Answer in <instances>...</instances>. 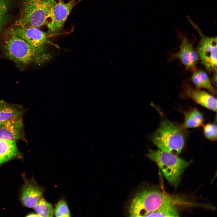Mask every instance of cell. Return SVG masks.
Masks as SVG:
<instances>
[{"mask_svg": "<svg viewBox=\"0 0 217 217\" xmlns=\"http://www.w3.org/2000/svg\"><path fill=\"white\" fill-rule=\"evenodd\" d=\"M47 46L35 48L11 30L2 44L5 57L22 69L31 64L41 65L49 61L51 55Z\"/></svg>", "mask_w": 217, "mask_h": 217, "instance_id": "1", "label": "cell"}, {"mask_svg": "<svg viewBox=\"0 0 217 217\" xmlns=\"http://www.w3.org/2000/svg\"><path fill=\"white\" fill-rule=\"evenodd\" d=\"M180 197L156 190H144L137 193L132 201L129 212L131 217H145L147 214L167 203L184 205Z\"/></svg>", "mask_w": 217, "mask_h": 217, "instance_id": "2", "label": "cell"}, {"mask_svg": "<svg viewBox=\"0 0 217 217\" xmlns=\"http://www.w3.org/2000/svg\"><path fill=\"white\" fill-rule=\"evenodd\" d=\"M184 130L181 126L164 119L151 139L159 150L178 155L184 145Z\"/></svg>", "mask_w": 217, "mask_h": 217, "instance_id": "3", "label": "cell"}, {"mask_svg": "<svg viewBox=\"0 0 217 217\" xmlns=\"http://www.w3.org/2000/svg\"><path fill=\"white\" fill-rule=\"evenodd\" d=\"M146 156L156 163L167 181L175 187L178 185L182 174L189 164L177 155L159 149H149Z\"/></svg>", "mask_w": 217, "mask_h": 217, "instance_id": "4", "label": "cell"}, {"mask_svg": "<svg viewBox=\"0 0 217 217\" xmlns=\"http://www.w3.org/2000/svg\"><path fill=\"white\" fill-rule=\"evenodd\" d=\"M54 1L24 0L19 16L14 23V27L39 28L46 25L49 9Z\"/></svg>", "mask_w": 217, "mask_h": 217, "instance_id": "5", "label": "cell"}, {"mask_svg": "<svg viewBox=\"0 0 217 217\" xmlns=\"http://www.w3.org/2000/svg\"><path fill=\"white\" fill-rule=\"evenodd\" d=\"M77 0H55L49 9L46 25L51 35L58 33L62 29L70 13L78 2Z\"/></svg>", "mask_w": 217, "mask_h": 217, "instance_id": "6", "label": "cell"}, {"mask_svg": "<svg viewBox=\"0 0 217 217\" xmlns=\"http://www.w3.org/2000/svg\"><path fill=\"white\" fill-rule=\"evenodd\" d=\"M187 18L200 36V40L196 49L199 58L208 72L210 73L216 71L217 37H210L205 36L189 17H187Z\"/></svg>", "mask_w": 217, "mask_h": 217, "instance_id": "7", "label": "cell"}, {"mask_svg": "<svg viewBox=\"0 0 217 217\" xmlns=\"http://www.w3.org/2000/svg\"><path fill=\"white\" fill-rule=\"evenodd\" d=\"M11 30L35 48L42 47L51 43L49 39L51 35L39 28L14 27Z\"/></svg>", "mask_w": 217, "mask_h": 217, "instance_id": "8", "label": "cell"}, {"mask_svg": "<svg viewBox=\"0 0 217 217\" xmlns=\"http://www.w3.org/2000/svg\"><path fill=\"white\" fill-rule=\"evenodd\" d=\"M0 139L16 141L20 140L27 142L22 117L0 122Z\"/></svg>", "mask_w": 217, "mask_h": 217, "instance_id": "9", "label": "cell"}, {"mask_svg": "<svg viewBox=\"0 0 217 217\" xmlns=\"http://www.w3.org/2000/svg\"><path fill=\"white\" fill-rule=\"evenodd\" d=\"M24 181L20 199L25 206L33 208L37 201L42 197L45 189L43 187L39 185L34 178L27 180L24 178Z\"/></svg>", "mask_w": 217, "mask_h": 217, "instance_id": "10", "label": "cell"}, {"mask_svg": "<svg viewBox=\"0 0 217 217\" xmlns=\"http://www.w3.org/2000/svg\"><path fill=\"white\" fill-rule=\"evenodd\" d=\"M179 51L173 54V58L181 61L187 69L193 70L195 68L199 58L194 49L192 44L187 38L182 37Z\"/></svg>", "mask_w": 217, "mask_h": 217, "instance_id": "11", "label": "cell"}, {"mask_svg": "<svg viewBox=\"0 0 217 217\" xmlns=\"http://www.w3.org/2000/svg\"><path fill=\"white\" fill-rule=\"evenodd\" d=\"M187 96L197 104L214 112L217 111V99L208 93L200 89L187 87Z\"/></svg>", "mask_w": 217, "mask_h": 217, "instance_id": "12", "label": "cell"}, {"mask_svg": "<svg viewBox=\"0 0 217 217\" xmlns=\"http://www.w3.org/2000/svg\"><path fill=\"white\" fill-rule=\"evenodd\" d=\"M26 109L19 104L8 102L0 100V122L9 119L22 117Z\"/></svg>", "mask_w": 217, "mask_h": 217, "instance_id": "13", "label": "cell"}, {"mask_svg": "<svg viewBox=\"0 0 217 217\" xmlns=\"http://www.w3.org/2000/svg\"><path fill=\"white\" fill-rule=\"evenodd\" d=\"M21 157L16 141L0 139V165L11 160Z\"/></svg>", "mask_w": 217, "mask_h": 217, "instance_id": "14", "label": "cell"}, {"mask_svg": "<svg viewBox=\"0 0 217 217\" xmlns=\"http://www.w3.org/2000/svg\"><path fill=\"white\" fill-rule=\"evenodd\" d=\"M191 80L196 89L205 88L211 93L215 94L216 90L212 85L206 72L201 70L195 71L191 77Z\"/></svg>", "mask_w": 217, "mask_h": 217, "instance_id": "15", "label": "cell"}, {"mask_svg": "<svg viewBox=\"0 0 217 217\" xmlns=\"http://www.w3.org/2000/svg\"><path fill=\"white\" fill-rule=\"evenodd\" d=\"M184 114V121L181 126L183 129L196 127L202 125L203 116L197 108L192 109Z\"/></svg>", "mask_w": 217, "mask_h": 217, "instance_id": "16", "label": "cell"}, {"mask_svg": "<svg viewBox=\"0 0 217 217\" xmlns=\"http://www.w3.org/2000/svg\"><path fill=\"white\" fill-rule=\"evenodd\" d=\"M172 203L164 204L156 210L146 215L145 217H178L179 212L176 206Z\"/></svg>", "mask_w": 217, "mask_h": 217, "instance_id": "17", "label": "cell"}, {"mask_svg": "<svg viewBox=\"0 0 217 217\" xmlns=\"http://www.w3.org/2000/svg\"><path fill=\"white\" fill-rule=\"evenodd\" d=\"M33 208L39 217H53L54 215L52 204L42 197L37 201Z\"/></svg>", "mask_w": 217, "mask_h": 217, "instance_id": "18", "label": "cell"}, {"mask_svg": "<svg viewBox=\"0 0 217 217\" xmlns=\"http://www.w3.org/2000/svg\"><path fill=\"white\" fill-rule=\"evenodd\" d=\"M12 0H0V29L7 19L8 13Z\"/></svg>", "mask_w": 217, "mask_h": 217, "instance_id": "19", "label": "cell"}, {"mask_svg": "<svg viewBox=\"0 0 217 217\" xmlns=\"http://www.w3.org/2000/svg\"><path fill=\"white\" fill-rule=\"evenodd\" d=\"M54 214L56 217H70L71 214L67 203L65 200H60L57 204Z\"/></svg>", "mask_w": 217, "mask_h": 217, "instance_id": "20", "label": "cell"}, {"mask_svg": "<svg viewBox=\"0 0 217 217\" xmlns=\"http://www.w3.org/2000/svg\"><path fill=\"white\" fill-rule=\"evenodd\" d=\"M203 131L206 137L212 141L217 140V126L214 123H208L203 127Z\"/></svg>", "mask_w": 217, "mask_h": 217, "instance_id": "21", "label": "cell"}, {"mask_svg": "<svg viewBox=\"0 0 217 217\" xmlns=\"http://www.w3.org/2000/svg\"><path fill=\"white\" fill-rule=\"evenodd\" d=\"M28 217H39V215L37 213H31L28 215L27 216Z\"/></svg>", "mask_w": 217, "mask_h": 217, "instance_id": "22", "label": "cell"}]
</instances>
